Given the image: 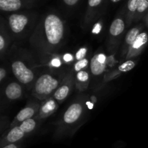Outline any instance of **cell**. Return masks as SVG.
Listing matches in <instances>:
<instances>
[{
	"instance_id": "cell-7",
	"label": "cell",
	"mask_w": 148,
	"mask_h": 148,
	"mask_svg": "<svg viewBox=\"0 0 148 148\" xmlns=\"http://www.w3.org/2000/svg\"><path fill=\"white\" fill-rule=\"evenodd\" d=\"M148 42V35L145 32H142L137 38L133 44L128 49L126 59H130L136 57L142 53Z\"/></svg>"
},
{
	"instance_id": "cell-5",
	"label": "cell",
	"mask_w": 148,
	"mask_h": 148,
	"mask_svg": "<svg viewBox=\"0 0 148 148\" xmlns=\"http://www.w3.org/2000/svg\"><path fill=\"white\" fill-rule=\"evenodd\" d=\"M83 112V106L81 103H74L69 106L63 116L64 124L70 125L75 124L80 119Z\"/></svg>"
},
{
	"instance_id": "cell-23",
	"label": "cell",
	"mask_w": 148,
	"mask_h": 148,
	"mask_svg": "<svg viewBox=\"0 0 148 148\" xmlns=\"http://www.w3.org/2000/svg\"><path fill=\"white\" fill-rule=\"evenodd\" d=\"M103 0H88V6L90 8H95L101 4Z\"/></svg>"
},
{
	"instance_id": "cell-6",
	"label": "cell",
	"mask_w": 148,
	"mask_h": 148,
	"mask_svg": "<svg viewBox=\"0 0 148 148\" xmlns=\"http://www.w3.org/2000/svg\"><path fill=\"white\" fill-rule=\"evenodd\" d=\"M74 79L72 75L66 77L62 83L59 85V88L56 89L53 93V98L59 103H62L69 95L73 86Z\"/></svg>"
},
{
	"instance_id": "cell-17",
	"label": "cell",
	"mask_w": 148,
	"mask_h": 148,
	"mask_svg": "<svg viewBox=\"0 0 148 148\" xmlns=\"http://www.w3.org/2000/svg\"><path fill=\"white\" fill-rule=\"evenodd\" d=\"M140 0H129L127 4V16L129 25L131 23L132 19H134L136 11L138 7Z\"/></svg>"
},
{
	"instance_id": "cell-12",
	"label": "cell",
	"mask_w": 148,
	"mask_h": 148,
	"mask_svg": "<svg viewBox=\"0 0 148 148\" xmlns=\"http://www.w3.org/2000/svg\"><path fill=\"white\" fill-rule=\"evenodd\" d=\"M6 97L8 99L14 101L20 98L23 95V88L17 82H11L9 84L4 90Z\"/></svg>"
},
{
	"instance_id": "cell-33",
	"label": "cell",
	"mask_w": 148,
	"mask_h": 148,
	"mask_svg": "<svg viewBox=\"0 0 148 148\" xmlns=\"http://www.w3.org/2000/svg\"><path fill=\"white\" fill-rule=\"evenodd\" d=\"M111 1H112L113 2H118V1H120V0H111Z\"/></svg>"
},
{
	"instance_id": "cell-16",
	"label": "cell",
	"mask_w": 148,
	"mask_h": 148,
	"mask_svg": "<svg viewBox=\"0 0 148 148\" xmlns=\"http://www.w3.org/2000/svg\"><path fill=\"white\" fill-rule=\"evenodd\" d=\"M140 30H141V27L137 26V27H133L127 32L125 37V41H124V46H125L126 49H127V51H128V49H130V46L133 44L134 40L137 39L139 35L140 34Z\"/></svg>"
},
{
	"instance_id": "cell-19",
	"label": "cell",
	"mask_w": 148,
	"mask_h": 148,
	"mask_svg": "<svg viewBox=\"0 0 148 148\" xmlns=\"http://www.w3.org/2000/svg\"><path fill=\"white\" fill-rule=\"evenodd\" d=\"M148 12V1L147 0H140L138 7L136 11L134 19L136 20H140L143 17L147 14Z\"/></svg>"
},
{
	"instance_id": "cell-27",
	"label": "cell",
	"mask_w": 148,
	"mask_h": 148,
	"mask_svg": "<svg viewBox=\"0 0 148 148\" xmlns=\"http://www.w3.org/2000/svg\"><path fill=\"white\" fill-rule=\"evenodd\" d=\"M101 27H102V26H101V23H97V24L95 25V26H94L93 29H92V33H94V34H98V33H100V31H101Z\"/></svg>"
},
{
	"instance_id": "cell-22",
	"label": "cell",
	"mask_w": 148,
	"mask_h": 148,
	"mask_svg": "<svg viewBox=\"0 0 148 148\" xmlns=\"http://www.w3.org/2000/svg\"><path fill=\"white\" fill-rule=\"evenodd\" d=\"M87 52H88V49L85 47H82L81 49H79V50L77 51L76 55H75V59L77 61L82 60V59H85V56L87 54Z\"/></svg>"
},
{
	"instance_id": "cell-10",
	"label": "cell",
	"mask_w": 148,
	"mask_h": 148,
	"mask_svg": "<svg viewBox=\"0 0 148 148\" xmlns=\"http://www.w3.org/2000/svg\"><path fill=\"white\" fill-rule=\"evenodd\" d=\"M25 136V134L21 130L20 126L12 127L2 137L0 143V146L3 147L7 145L14 144L22 140Z\"/></svg>"
},
{
	"instance_id": "cell-18",
	"label": "cell",
	"mask_w": 148,
	"mask_h": 148,
	"mask_svg": "<svg viewBox=\"0 0 148 148\" xmlns=\"http://www.w3.org/2000/svg\"><path fill=\"white\" fill-rule=\"evenodd\" d=\"M38 120V119L37 118L30 119H27L24 122L21 123L19 126L21 128V130L24 132L25 134H30L36 130V127H37Z\"/></svg>"
},
{
	"instance_id": "cell-30",
	"label": "cell",
	"mask_w": 148,
	"mask_h": 148,
	"mask_svg": "<svg viewBox=\"0 0 148 148\" xmlns=\"http://www.w3.org/2000/svg\"><path fill=\"white\" fill-rule=\"evenodd\" d=\"M1 148H19V146L17 145L16 144H10Z\"/></svg>"
},
{
	"instance_id": "cell-14",
	"label": "cell",
	"mask_w": 148,
	"mask_h": 148,
	"mask_svg": "<svg viewBox=\"0 0 148 148\" xmlns=\"http://www.w3.org/2000/svg\"><path fill=\"white\" fill-rule=\"evenodd\" d=\"M21 0H0V9L4 12H14L22 7Z\"/></svg>"
},
{
	"instance_id": "cell-21",
	"label": "cell",
	"mask_w": 148,
	"mask_h": 148,
	"mask_svg": "<svg viewBox=\"0 0 148 148\" xmlns=\"http://www.w3.org/2000/svg\"><path fill=\"white\" fill-rule=\"evenodd\" d=\"M88 64H89V62H88V59H83L82 60L77 61L76 63L74 65V69H75V72H79L80 71L83 70V69L88 67Z\"/></svg>"
},
{
	"instance_id": "cell-1",
	"label": "cell",
	"mask_w": 148,
	"mask_h": 148,
	"mask_svg": "<svg viewBox=\"0 0 148 148\" xmlns=\"http://www.w3.org/2000/svg\"><path fill=\"white\" fill-rule=\"evenodd\" d=\"M64 36V25L56 14H49L38 24L31 37V42L36 46L53 51L60 45Z\"/></svg>"
},
{
	"instance_id": "cell-20",
	"label": "cell",
	"mask_w": 148,
	"mask_h": 148,
	"mask_svg": "<svg viewBox=\"0 0 148 148\" xmlns=\"http://www.w3.org/2000/svg\"><path fill=\"white\" fill-rule=\"evenodd\" d=\"M135 66V62L132 60H127V62L121 64L118 68V70L120 72H127L132 70Z\"/></svg>"
},
{
	"instance_id": "cell-9",
	"label": "cell",
	"mask_w": 148,
	"mask_h": 148,
	"mask_svg": "<svg viewBox=\"0 0 148 148\" xmlns=\"http://www.w3.org/2000/svg\"><path fill=\"white\" fill-rule=\"evenodd\" d=\"M9 26L14 33H22L28 24V17L23 14H12L9 17Z\"/></svg>"
},
{
	"instance_id": "cell-29",
	"label": "cell",
	"mask_w": 148,
	"mask_h": 148,
	"mask_svg": "<svg viewBox=\"0 0 148 148\" xmlns=\"http://www.w3.org/2000/svg\"><path fill=\"white\" fill-rule=\"evenodd\" d=\"M7 75V72L4 68H0V81H2Z\"/></svg>"
},
{
	"instance_id": "cell-24",
	"label": "cell",
	"mask_w": 148,
	"mask_h": 148,
	"mask_svg": "<svg viewBox=\"0 0 148 148\" xmlns=\"http://www.w3.org/2000/svg\"><path fill=\"white\" fill-rule=\"evenodd\" d=\"M51 66H54V67H59L62 64L60 59L59 58H53L51 61Z\"/></svg>"
},
{
	"instance_id": "cell-2",
	"label": "cell",
	"mask_w": 148,
	"mask_h": 148,
	"mask_svg": "<svg viewBox=\"0 0 148 148\" xmlns=\"http://www.w3.org/2000/svg\"><path fill=\"white\" fill-rule=\"evenodd\" d=\"M60 85V80L52 75L45 74L39 77L33 88V95L39 100H46L51 98Z\"/></svg>"
},
{
	"instance_id": "cell-25",
	"label": "cell",
	"mask_w": 148,
	"mask_h": 148,
	"mask_svg": "<svg viewBox=\"0 0 148 148\" xmlns=\"http://www.w3.org/2000/svg\"><path fill=\"white\" fill-rule=\"evenodd\" d=\"M5 46H6L5 38H4L3 35L1 34L0 35V51H1V52L4 51Z\"/></svg>"
},
{
	"instance_id": "cell-34",
	"label": "cell",
	"mask_w": 148,
	"mask_h": 148,
	"mask_svg": "<svg viewBox=\"0 0 148 148\" xmlns=\"http://www.w3.org/2000/svg\"><path fill=\"white\" fill-rule=\"evenodd\" d=\"M147 1H148V0H147Z\"/></svg>"
},
{
	"instance_id": "cell-31",
	"label": "cell",
	"mask_w": 148,
	"mask_h": 148,
	"mask_svg": "<svg viewBox=\"0 0 148 148\" xmlns=\"http://www.w3.org/2000/svg\"><path fill=\"white\" fill-rule=\"evenodd\" d=\"M87 105H88V108H89V109H92V108H93V104H92L91 102H88L87 103Z\"/></svg>"
},
{
	"instance_id": "cell-8",
	"label": "cell",
	"mask_w": 148,
	"mask_h": 148,
	"mask_svg": "<svg viewBox=\"0 0 148 148\" xmlns=\"http://www.w3.org/2000/svg\"><path fill=\"white\" fill-rule=\"evenodd\" d=\"M59 107V103L54 99V98H49L44 100L43 103L40 104L36 118L38 120L44 119L47 117L50 116L53 114Z\"/></svg>"
},
{
	"instance_id": "cell-26",
	"label": "cell",
	"mask_w": 148,
	"mask_h": 148,
	"mask_svg": "<svg viewBox=\"0 0 148 148\" xmlns=\"http://www.w3.org/2000/svg\"><path fill=\"white\" fill-rule=\"evenodd\" d=\"M74 57L71 53H65L63 56V60L66 63H69V62H71L72 60H73Z\"/></svg>"
},
{
	"instance_id": "cell-3",
	"label": "cell",
	"mask_w": 148,
	"mask_h": 148,
	"mask_svg": "<svg viewBox=\"0 0 148 148\" xmlns=\"http://www.w3.org/2000/svg\"><path fill=\"white\" fill-rule=\"evenodd\" d=\"M12 70L16 79L23 85H28L34 79V72L27 67L24 62L21 61H14L12 64Z\"/></svg>"
},
{
	"instance_id": "cell-28",
	"label": "cell",
	"mask_w": 148,
	"mask_h": 148,
	"mask_svg": "<svg viewBox=\"0 0 148 148\" xmlns=\"http://www.w3.org/2000/svg\"><path fill=\"white\" fill-rule=\"evenodd\" d=\"M64 2L68 6H74L78 2L79 0H63Z\"/></svg>"
},
{
	"instance_id": "cell-32",
	"label": "cell",
	"mask_w": 148,
	"mask_h": 148,
	"mask_svg": "<svg viewBox=\"0 0 148 148\" xmlns=\"http://www.w3.org/2000/svg\"><path fill=\"white\" fill-rule=\"evenodd\" d=\"M146 21H147V23L148 24V12L147 13V14H146Z\"/></svg>"
},
{
	"instance_id": "cell-15",
	"label": "cell",
	"mask_w": 148,
	"mask_h": 148,
	"mask_svg": "<svg viewBox=\"0 0 148 148\" xmlns=\"http://www.w3.org/2000/svg\"><path fill=\"white\" fill-rule=\"evenodd\" d=\"M125 28V23L121 17H117L111 23L109 29V33L113 37L120 36L124 32Z\"/></svg>"
},
{
	"instance_id": "cell-13",
	"label": "cell",
	"mask_w": 148,
	"mask_h": 148,
	"mask_svg": "<svg viewBox=\"0 0 148 148\" xmlns=\"http://www.w3.org/2000/svg\"><path fill=\"white\" fill-rule=\"evenodd\" d=\"M89 74L85 70H82L77 72L76 75V85L77 88L79 91H84L88 88L89 85Z\"/></svg>"
},
{
	"instance_id": "cell-4",
	"label": "cell",
	"mask_w": 148,
	"mask_h": 148,
	"mask_svg": "<svg viewBox=\"0 0 148 148\" xmlns=\"http://www.w3.org/2000/svg\"><path fill=\"white\" fill-rule=\"evenodd\" d=\"M39 108H40V106L38 104H28L26 106L14 117V120L10 125L11 128L19 126L21 123L24 122L26 120L32 119L33 116L37 115Z\"/></svg>"
},
{
	"instance_id": "cell-11",
	"label": "cell",
	"mask_w": 148,
	"mask_h": 148,
	"mask_svg": "<svg viewBox=\"0 0 148 148\" xmlns=\"http://www.w3.org/2000/svg\"><path fill=\"white\" fill-rule=\"evenodd\" d=\"M107 57L104 53L95 54L90 61V70L92 75L98 76L103 73L106 66Z\"/></svg>"
}]
</instances>
